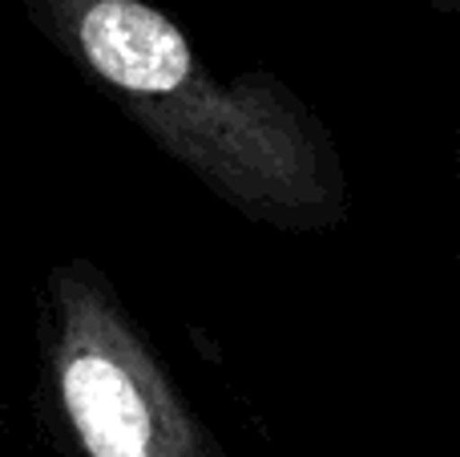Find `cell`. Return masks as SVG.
I'll use <instances>...</instances> for the list:
<instances>
[{
	"label": "cell",
	"mask_w": 460,
	"mask_h": 457,
	"mask_svg": "<svg viewBox=\"0 0 460 457\" xmlns=\"http://www.w3.org/2000/svg\"><path fill=\"white\" fill-rule=\"evenodd\" d=\"M40 21L89 85L246 223L287 235L348 223L340 146L279 73L223 77L146 0H45Z\"/></svg>",
	"instance_id": "6da1fadb"
},
{
	"label": "cell",
	"mask_w": 460,
	"mask_h": 457,
	"mask_svg": "<svg viewBox=\"0 0 460 457\" xmlns=\"http://www.w3.org/2000/svg\"><path fill=\"white\" fill-rule=\"evenodd\" d=\"M37 340L61 457H230L93 259L45 272Z\"/></svg>",
	"instance_id": "7a4b0ae2"
},
{
	"label": "cell",
	"mask_w": 460,
	"mask_h": 457,
	"mask_svg": "<svg viewBox=\"0 0 460 457\" xmlns=\"http://www.w3.org/2000/svg\"><path fill=\"white\" fill-rule=\"evenodd\" d=\"M420 4H429L440 16H460V0H420Z\"/></svg>",
	"instance_id": "3957f363"
}]
</instances>
